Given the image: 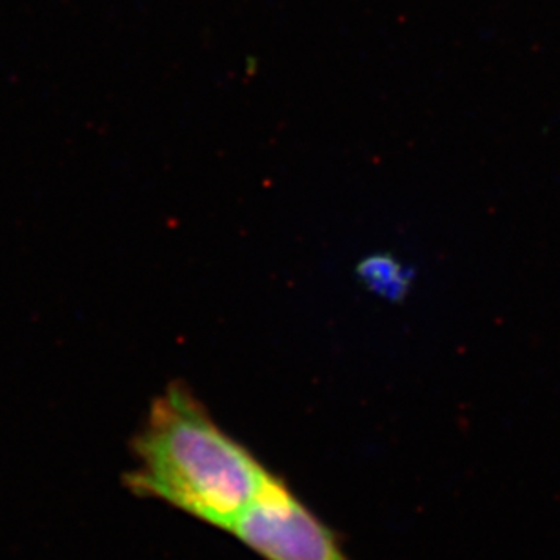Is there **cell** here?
Returning <instances> with one entry per match:
<instances>
[{"label": "cell", "instance_id": "6da1fadb", "mask_svg": "<svg viewBox=\"0 0 560 560\" xmlns=\"http://www.w3.org/2000/svg\"><path fill=\"white\" fill-rule=\"evenodd\" d=\"M133 455L136 468L126 482L137 495L226 532L276 475L180 383L151 406Z\"/></svg>", "mask_w": 560, "mask_h": 560}, {"label": "cell", "instance_id": "7a4b0ae2", "mask_svg": "<svg viewBox=\"0 0 560 560\" xmlns=\"http://www.w3.org/2000/svg\"><path fill=\"white\" fill-rule=\"evenodd\" d=\"M230 534L266 560H351L337 535L277 475Z\"/></svg>", "mask_w": 560, "mask_h": 560}, {"label": "cell", "instance_id": "3957f363", "mask_svg": "<svg viewBox=\"0 0 560 560\" xmlns=\"http://www.w3.org/2000/svg\"><path fill=\"white\" fill-rule=\"evenodd\" d=\"M357 271H359L362 282L373 293L386 296L389 301H400L410 290V271L389 255H375V257L362 260Z\"/></svg>", "mask_w": 560, "mask_h": 560}]
</instances>
